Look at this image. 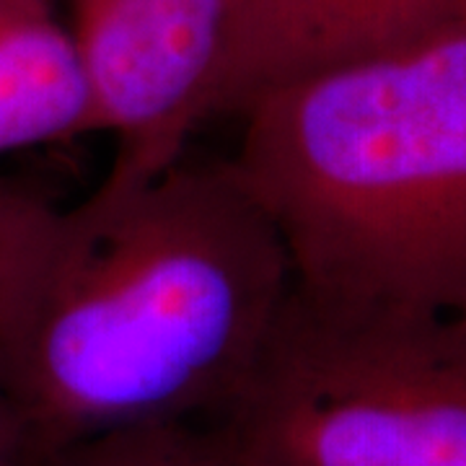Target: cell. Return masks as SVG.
<instances>
[{
    "mask_svg": "<svg viewBox=\"0 0 466 466\" xmlns=\"http://www.w3.org/2000/svg\"><path fill=\"white\" fill-rule=\"evenodd\" d=\"M26 466H244L210 420H161L88 435Z\"/></svg>",
    "mask_w": 466,
    "mask_h": 466,
    "instance_id": "52a82bcc",
    "label": "cell"
},
{
    "mask_svg": "<svg viewBox=\"0 0 466 466\" xmlns=\"http://www.w3.org/2000/svg\"><path fill=\"white\" fill-rule=\"evenodd\" d=\"M94 135L115 137L109 187L146 182L218 115L231 0H66Z\"/></svg>",
    "mask_w": 466,
    "mask_h": 466,
    "instance_id": "277c9868",
    "label": "cell"
},
{
    "mask_svg": "<svg viewBox=\"0 0 466 466\" xmlns=\"http://www.w3.org/2000/svg\"><path fill=\"white\" fill-rule=\"evenodd\" d=\"M0 466H26L24 433L3 383H0Z\"/></svg>",
    "mask_w": 466,
    "mask_h": 466,
    "instance_id": "9c48e42d",
    "label": "cell"
},
{
    "mask_svg": "<svg viewBox=\"0 0 466 466\" xmlns=\"http://www.w3.org/2000/svg\"><path fill=\"white\" fill-rule=\"evenodd\" d=\"M293 290L283 241L231 158L45 200L0 265V383L26 464L88 435L216 420Z\"/></svg>",
    "mask_w": 466,
    "mask_h": 466,
    "instance_id": "6da1fadb",
    "label": "cell"
},
{
    "mask_svg": "<svg viewBox=\"0 0 466 466\" xmlns=\"http://www.w3.org/2000/svg\"><path fill=\"white\" fill-rule=\"evenodd\" d=\"M94 135L91 99L50 0H0V153Z\"/></svg>",
    "mask_w": 466,
    "mask_h": 466,
    "instance_id": "8992f818",
    "label": "cell"
},
{
    "mask_svg": "<svg viewBox=\"0 0 466 466\" xmlns=\"http://www.w3.org/2000/svg\"><path fill=\"white\" fill-rule=\"evenodd\" d=\"M45 202L34 192L16 187V184L0 182V265L5 259V251L14 244L21 226L34 216V210Z\"/></svg>",
    "mask_w": 466,
    "mask_h": 466,
    "instance_id": "ba28073f",
    "label": "cell"
},
{
    "mask_svg": "<svg viewBox=\"0 0 466 466\" xmlns=\"http://www.w3.org/2000/svg\"><path fill=\"white\" fill-rule=\"evenodd\" d=\"M244 466H466V314L300 293L210 420Z\"/></svg>",
    "mask_w": 466,
    "mask_h": 466,
    "instance_id": "3957f363",
    "label": "cell"
},
{
    "mask_svg": "<svg viewBox=\"0 0 466 466\" xmlns=\"http://www.w3.org/2000/svg\"><path fill=\"white\" fill-rule=\"evenodd\" d=\"M466 18V0H231L218 115Z\"/></svg>",
    "mask_w": 466,
    "mask_h": 466,
    "instance_id": "5b68a950",
    "label": "cell"
},
{
    "mask_svg": "<svg viewBox=\"0 0 466 466\" xmlns=\"http://www.w3.org/2000/svg\"><path fill=\"white\" fill-rule=\"evenodd\" d=\"M233 167L317 299L466 314V18L275 86Z\"/></svg>",
    "mask_w": 466,
    "mask_h": 466,
    "instance_id": "7a4b0ae2",
    "label": "cell"
}]
</instances>
